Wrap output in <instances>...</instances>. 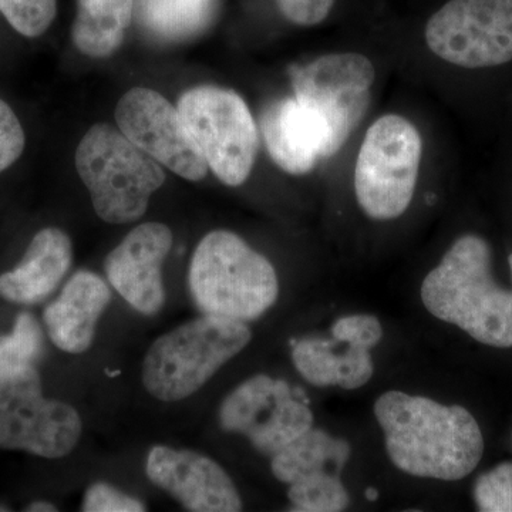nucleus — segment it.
Returning <instances> with one entry per match:
<instances>
[{
    "label": "nucleus",
    "mask_w": 512,
    "mask_h": 512,
    "mask_svg": "<svg viewBox=\"0 0 512 512\" xmlns=\"http://www.w3.org/2000/svg\"><path fill=\"white\" fill-rule=\"evenodd\" d=\"M214 9L215 0H138V19L160 39L183 40L207 28Z\"/></svg>",
    "instance_id": "obj_20"
},
{
    "label": "nucleus",
    "mask_w": 512,
    "mask_h": 512,
    "mask_svg": "<svg viewBox=\"0 0 512 512\" xmlns=\"http://www.w3.org/2000/svg\"><path fill=\"white\" fill-rule=\"evenodd\" d=\"M0 511H9V508L3 507V505H0Z\"/></svg>",
    "instance_id": "obj_32"
},
{
    "label": "nucleus",
    "mask_w": 512,
    "mask_h": 512,
    "mask_svg": "<svg viewBox=\"0 0 512 512\" xmlns=\"http://www.w3.org/2000/svg\"><path fill=\"white\" fill-rule=\"evenodd\" d=\"M394 466L410 476L441 481L463 480L484 453V439L473 414L423 396L387 392L375 403Z\"/></svg>",
    "instance_id": "obj_1"
},
{
    "label": "nucleus",
    "mask_w": 512,
    "mask_h": 512,
    "mask_svg": "<svg viewBox=\"0 0 512 512\" xmlns=\"http://www.w3.org/2000/svg\"><path fill=\"white\" fill-rule=\"evenodd\" d=\"M365 495H366L367 500L376 501L377 498H379V491H377L376 488L370 487V488H367Z\"/></svg>",
    "instance_id": "obj_31"
},
{
    "label": "nucleus",
    "mask_w": 512,
    "mask_h": 512,
    "mask_svg": "<svg viewBox=\"0 0 512 512\" xmlns=\"http://www.w3.org/2000/svg\"><path fill=\"white\" fill-rule=\"evenodd\" d=\"M350 454L352 447L348 441L312 427L272 456V473L285 484L318 473L342 476Z\"/></svg>",
    "instance_id": "obj_18"
},
{
    "label": "nucleus",
    "mask_w": 512,
    "mask_h": 512,
    "mask_svg": "<svg viewBox=\"0 0 512 512\" xmlns=\"http://www.w3.org/2000/svg\"><path fill=\"white\" fill-rule=\"evenodd\" d=\"M147 477L188 511L237 512L242 501L227 471L191 450L157 446L150 451Z\"/></svg>",
    "instance_id": "obj_13"
},
{
    "label": "nucleus",
    "mask_w": 512,
    "mask_h": 512,
    "mask_svg": "<svg viewBox=\"0 0 512 512\" xmlns=\"http://www.w3.org/2000/svg\"><path fill=\"white\" fill-rule=\"evenodd\" d=\"M423 143L417 128L397 114L380 117L367 130L355 168L360 207L373 220H394L413 200Z\"/></svg>",
    "instance_id": "obj_6"
},
{
    "label": "nucleus",
    "mask_w": 512,
    "mask_h": 512,
    "mask_svg": "<svg viewBox=\"0 0 512 512\" xmlns=\"http://www.w3.org/2000/svg\"><path fill=\"white\" fill-rule=\"evenodd\" d=\"M261 126L269 156L286 173L308 174L319 158L326 157L329 137L325 124L295 97L272 103Z\"/></svg>",
    "instance_id": "obj_15"
},
{
    "label": "nucleus",
    "mask_w": 512,
    "mask_h": 512,
    "mask_svg": "<svg viewBox=\"0 0 512 512\" xmlns=\"http://www.w3.org/2000/svg\"><path fill=\"white\" fill-rule=\"evenodd\" d=\"M292 360L303 379L313 386L348 389L357 367L356 353L346 348L336 353L335 339L291 340Z\"/></svg>",
    "instance_id": "obj_21"
},
{
    "label": "nucleus",
    "mask_w": 512,
    "mask_h": 512,
    "mask_svg": "<svg viewBox=\"0 0 512 512\" xmlns=\"http://www.w3.org/2000/svg\"><path fill=\"white\" fill-rule=\"evenodd\" d=\"M110 299L109 286L99 275L77 272L43 315L52 342L72 355L86 352L93 345L97 322Z\"/></svg>",
    "instance_id": "obj_16"
},
{
    "label": "nucleus",
    "mask_w": 512,
    "mask_h": 512,
    "mask_svg": "<svg viewBox=\"0 0 512 512\" xmlns=\"http://www.w3.org/2000/svg\"><path fill=\"white\" fill-rule=\"evenodd\" d=\"M252 339L238 320L204 315L158 338L143 363L147 392L161 402L187 399Z\"/></svg>",
    "instance_id": "obj_4"
},
{
    "label": "nucleus",
    "mask_w": 512,
    "mask_h": 512,
    "mask_svg": "<svg viewBox=\"0 0 512 512\" xmlns=\"http://www.w3.org/2000/svg\"><path fill=\"white\" fill-rule=\"evenodd\" d=\"M474 500L481 512H512V463L498 464L478 477Z\"/></svg>",
    "instance_id": "obj_25"
},
{
    "label": "nucleus",
    "mask_w": 512,
    "mask_h": 512,
    "mask_svg": "<svg viewBox=\"0 0 512 512\" xmlns=\"http://www.w3.org/2000/svg\"><path fill=\"white\" fill-rule=\"evenodd\" d=\"M43 348V333L39 323L29 313L16 319L15 328L0 338V373L33 366Z\"/></svg>",
    "instance_id": "obj_23"
},
{
    "label": "nucleus",
    "mask_w": 512,
    "mask_h": 512,
    "mask_svg": "<svg viewBox=\"0 0 512 512\" xmlns=\"http://www.w3.org/2000/svg\"><path fill=\"white\" fill-rule=\"evenodd\" d=\"M76 168L94 211L109 224L143 217L151 195L165 181L161 165L109 124L87 131L77 147Z\"/></svg>",
    "instance_id": "obj_5"
},
{
    "label": "nucleus",
    "mask_w": 512,
    "mask_h": 512,
    "mask_svg": "<svg viewBox=\"0 0 512 512\" xmlns=\"http://www.w3.org/2000/svg\"><path fill=\"white\" fill-rule=\"evenodd\" d=\"M83 511L86 512H143L146 505L137 498L121 493L106 483H96L86 491Z\"/></svg>",
    "instance_id": "obj_27"
},
{
    "label": "nucleus",
    "mask_w": 512,
    "mask_h": 512,
    "mask_svg": "<svg viewBox=\"0 0 512 512\" xmlns=\"http://www.w3.org/2000/svg\"><path fill=\"white\" fill-rule=\"evenodd\" d=\"M136 0H77L73 42L80 53L106 57L119 49Z\"/></svg>",
    "instance_id": "obj_19"
},
{
    "label": "nucleus",
    "mask_w": 512,
    "mask_h": 512,
    "mask_svg": "<svg viewBox=\"0 0 512 512\" xmlns=\"http://www.w3.org/2000/svg\"><path fill=\"white\" fill-rule=\"evenodd\" d=\"M82 430L70 404L43 396L35 366L0 373V447L62 458L72 453Z\"/></svg>",
    "instance_id": "obj_8"
},
{
    "label": "nucleus",
    "mask_w": 512,
    "mask_h": 512,
    "mask_svg": "<svg viewBox=\"0 0 512 512\" xmlns=\"http://www.w3.org/2000/svg\"><path fill=\"white\" fill-rule=\"evenodd\" d=\"M26 511L55 512L57 511V508L53 504L45 503V501H37V503L30 504L28 510Z\"/></svg>",
    "instance_id": "obj_30"
},
{
    "label": "nucleus",
    "mask_w": 512,
    "mask_h": 512,
    "mask_svg": "<svg viewBox=\"0 0 512 512\" xmlns=\"http://www.w3.org/2000/svg\"><path fill=\"white\" fill-rule=\"evenodd\" d=\"M178 111L222 183L231 187L245 183L254 168L258 131L242 97L221 87H195L178 101Z\"/></svg>",
    "instance_id": "obj_7"
},
{
    "label": "nucleus",
    "mask_w": 512,
    "mask_h": 512,
    "mask_svg": "<svg viewBox=\"0 0 512 512\" xmlns=\"http://www.w3.org/2000/svg\"><path fill=\"white\" fill-rule=\"evenodd\" d=\"M173 247L167 225L147 222L134 228L106 259V274L128 305L143 315H156L165 303L161 266Z\"/></svg>",
    "instance_id": "obj_14"
},
{
    "label": "nucleus",
    "mask_w": 512,
    "mask_h": 512,
    "mask_svg": "<svg viewBox=\"0 0 512 512\" xmlns=\"http://www.w3.org/2000/svg\"><path fill=\"white\" fill-rule=\"evenodd\" d=\"M282 15L299 26H315L328 18L335 0H276Z\"/></svg>",
    "instance_id": "obj_29"
},
{
    "label": "nucleus",
    "mask_w": 512,
    "mask_h": 512,
    "mask_svg": "<svg viewBox=\"0 0 512 512\" xmlns=\"http://www.w3.org/2000/svg\"><path fill=\"white\" fill-rule=\"evenodd\" d=\"M431 52L444 62L484 69L512 60V0H450L426 28Z\"/></svg>",
    "instance_id": "obj_10"
},
{
    "label": "nucleus",
    "mask_w": 512,
    "mask_h": 512,
    "mask_svg": "<svg viewBox=\"0 0 512 512\" xmlns=\"http://www.w3.org/2000/svg\"><path fill=\"white\" fill-rule=\"evenodd\" d=\"M72 256V242L63 231L42 229L30 242L22 264L0 275V296L23 305L42 302L69 271Z\"/></svg>",
    "instance_id": "obj_17"
},
{
    "label": "nucleus",
    "mask_w": 512,
    "mask_h": 512,
    "mask_svg": "<svg viewBox=\"0 0 512 512\" xmlns=\"http://www.w3.org/2000/svg\"><path fill=\"white\" fill-rule=\"evenodd\" d=\"M188 285L204 315L244 323L261 318L279 293L271 262L229 231L202 238L191 259Z\"/></svg>",
    "instance_id": "obj_3"
},
{
    "label": "nucleus",
    "mask_w": 512,
    "mask_h": 512,
    "mask_svg": "<svg viewBox=\"0 0 512 512\" xmlns=\"http://www.w3.org/2000/svg\"><path fill=\"white\" fill-rule=\"evenodd\" d=\"M490 245L464 235L421 285V301L434 318L456 325L493 348H512V292L495 284Z\"/></svg>",
    "instance_id": "obj_2"
},
{
    "label": "nucleus",
    "mask_w": 512,
    "mask_h": 512,
    "mask_svg": "<svg viewBox=\"0 0 512 512\" xmlns=\"http://www.w3.org/2000/svg\"><path fill=\"white\" fill-rule=\"evenodd\" d=\"M25 148L22 124L8 104L0 99V173L10 167Z\"/></svg>",
    "instance_id": "obj_28"
},
{
    "label": "nucleus",
    "mask_w": 512,
    "mask_h": 512,
    "mask_svg": "<svg viewBox=\"0 0 512 512\" xmlns=\"http://www.w3.org/2000/svg\"><path fill=\"white\" fill-rule=\"evenodd\" d=\"M510 266H511V272H512V254L510 256Z\"/></svg>",
    "instance_id": "obj_33"
},
{
    "label": "nucleus",
    "mask_w": 512,
    "mask_h": 512,
    "mask_svg": "<svg viewBox=\"0 0 512 512\" xmlns=\"http://www.w3.org/2000/svg\"><path fill=\"white\" fill-rule=\"evenodd\" d=\"M222 429L239 433L265 456L298 439L313 426L308 403L295 399L285 380L256 375L239 384L221 404Z\"/></svg>",
    "instance_id": "obj_11"
},
{
    "label": "nucleus",
    "mask_w": 512,
    "mask_h": 512,
    "mask_svg": "<svg viewBox=\"0 0 512 512\" xmlns=\"http://www.w3.org/2000/svg\"><path fill=\"white\" fill-rule=\"evenodd\" d=\"M289 485L288 497L293 511L339 512L349 505V493L336 474H312Z\"/></svg>",
    "instance_id": "obj_22"
},
{
    "label": "nucleus",
    "mask_w": 512,
    "mask_h": 512,
    "mask_svg": "<svg viewBox=\"0 0 512 512\" xmlns=\"http://www.w3.org/2000/svg\"><path fill=\"white\" fill-rule=\"evenodd\" d=\"M333 339L343 345L372 349L383 338L379 319L372 315H350L340 318L332 326Z\"/></svg>",
    "instance_id": "obj_26"
},
{
    "label": "nucleus",
    "mask_w": 512,
    "mask_h": 512,
    "mask_svg": "<svg viewBox=\"0 0 512 512\" xmlns=\"http://www.w3.org/2000/svg\"><path fill=\"white\" fill-rule=\"evenodd\" d=\"M0 12L23 36L43 35L56 16V0H0Z\"/></svg>",
    "instance_id": "obj_24"
},
{
    "label": "nucleus",
    "mask_w": 512,
    "mask_h": 512,
    "mask_svg": "<svg viewBox=\"0 0 512 512\" xmlns=\"http://www.w3.org/2000/svg\"><path fill=\"white\" fill-rule=\"evenodd\" d=\"M121 133L157 163L185 180L200 181L208 164L192 140L178 109L150 89L130 90L116 107Z\"/></svg>",
    "instance_id": "obj_12"
},
{
    "label": "nucleus",
    "mask_w": 512,
    "mask_h": 512,
    "mask_svg": "<svg viewBox=\"0 0 512 512\" xmlns=\"http://www.w3.org/2000/svg\"><path fill=\"white\" fill-rule=\"evenodd\" d=\"M375 76L372 62L357 53L322 56L292 73L295 99L328 130L326 157L345 146L365 117Z\"/></svg>",
    "instance_id": "obj_9"
}]
</instances>
